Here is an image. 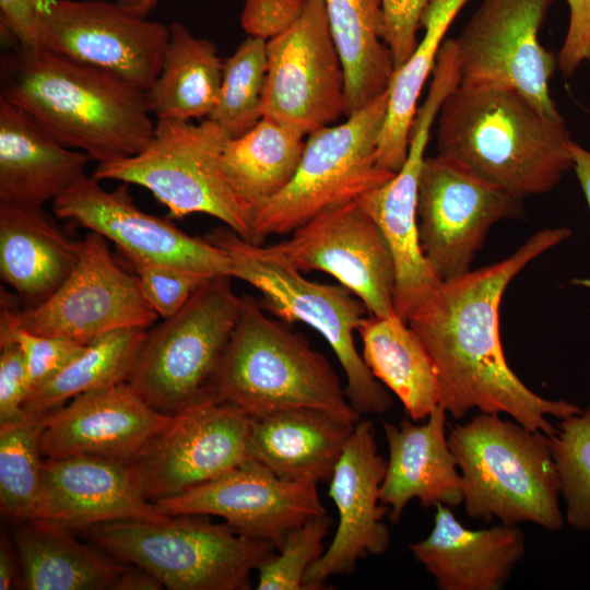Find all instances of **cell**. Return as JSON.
I'll use <instances>...</instances> for the list:
<instances>
[{"label":"cell","instance_id":"obj_1","mask_svg":"<svg viewBox=\"0 0 590 590\" xmlns=\"http://www.w3.org/2000/svg\"><path fill=\"white\" fill-rule=\"evenodd\" d=\"M570 236L566 227L544 228L507 258L441 282L408 319L438 375L439 405L455 418L473 409L504 413L553 436L548 422L581 412L574 403L531 391L510 369L499 337V306L508 284L532 260Z\"/></svg>","mask_w":590,"mask_h":590},{"label":"cell","instance_id":"obj_2","mask_svg":"<svg viewBox=\"0 0 590 590\" xmlns=\"http://www.w3.org/2000/svg\"><path fill=\"white\" fill-rule=\"evenodd\" d=\"M0 97L60 144L98 164L140 153L156 125L146 92L40 47L1 57Z\"/></svg>","mask_w":590,"mask_h":590},{"label":"cell","instance_id":"obj_3","mask_svg":"<svg viewBox=\"0 0 590 590\" xmlns=\"http://www.w3.org/2000/svg\"><path fill=\"white\" fill-rule=\"evenodd\" d=\"M437 156L522 200L554 188L573 167L565 120L506 85H460L437 115Z\"/></svg>","mask_w":590,"mask_h":590},{"label":"cell","instance_id":"obj_4","mask_svg":"<svg viewBox=\"0 0 590 590\" xmlns=\"http://www.w3.org/2000/svg\"><path fill=\"white\" fill-rule=\"evenodd\" d=\"M467 515L473 519L547 531L563 528L559 479L551 438L497 413L480 412L448 434Z\"/></svg>","mask_w":590,"mask_h":590},{"label":"cell","instance_id":"obj_5","mask_svg":"<svg viewBox=\"0 0 590 590\" xmlns=\"http://www.w3.org/2000/svg\"><path fill=\"white\" fill-rule=\"evenodd\" d=\"M263 309L253 297L243 296L216 377L215 398L250 417L311 408L356 424L362 416L350 404L328 359Z\"/></svg>","mask_w":590,"mask_h":590},{"label":"cell","instance_id":"obj_6","mask_svg":"<svg viewBox=\"0 0 590 590\" xmlns=\"http://www.w3.org/2000/svg\"><path fill=\"white\" fill-rule=\"evenodd\" d=\"M204 238L226 252L233 279L262 294L264 309L287 322L306 323L322 335L345 375L346 398L361 416L390 410L393 401L388 389L374 377L356 349L354 332L368 310L350 290L305 279L267 246L250 243L227 226L212 229Z\"/></svg>","mask_w":590,"mask_h":590},{"label":"cell","instance_id":"obj_7","mask_svg":"<svg viewBox=\"0 0 590 590\" xmlns=\"http://www.w3.org/2000/svg\"><path fill=\"white\" fill-rule=\"evenodd\" d=\"M232 279H208L174 316L148 330L128 382L154 410L177 415L215 398L243 305Z\"/></svg>","mask_w":590,"mask_h":590},{"label":"cell","instance_id":"obj_8","mask_svg":"<svg viewBox=\"0 0 590 590\" xmlns=\"http://www.w3.org/2000/svg\"><path fill=\"white\" fill-rule=\"evenodd\" d=\"M93 543L152 573L170 590H245L274 545L204 516L122 520L88 528Z\"/></svg>","mask_w":590,"mask_h":590},{"label":"cell","instance_id":"obj_9","mask_svg":"<svg viewBox=\"0 0 590 590\" xmlns=\"http://www.w3.org/2000/svg\"><path fill=\"white\" fill-rule=\"evenodd\" d=\"M228 139L208 118L199 123L157 120L152 139L140 153L99 163L93 177L141 186L168 209L169 217L208 214L253 243V212L227 181L221 165Z\"/></svg>","mask_w":590,"mask_h":590},{"label":"cell","instance_id":"obj_10","mask_svg":"<svg viewBox=\"0 0 590 590\" xmlns=\"http://www.w3.org/2000/svg\"><path fill=\"white\" fill-rule=\"evenodd\" d=\"M387 105L388 91L345 121L308 134L292 180L255 213L253 244L292 233L323 210L356 201L394 176L377 161Z\"/></svg>","mask_w":590,"mask_h":590},{"label":"cell","instance_id":"obj_11","mask_svg":"<svg viewBox=\"0 0 590 590\" xmlns=\"http://www.w3.org/2000/svg\"><path fill=\"white\" fill-rule=\"evenodd\" d=\"M106 240L88 233L76 267L44 303L16 310L2 298L0 322L83 344L118 329L151 327L158 315L144 298L138 278L114 260Z\"/></svg>","mask_w":590,"mask_h":590},{"label":"cell","instance_id":"obj_12","mask_svg":"<svg viewBox=\"0 0 590 590\" xmlns=\"http://www.w3.org/2000/svg\"><path fill=\"white\" fill-rule=\"evenodd\" d=\"M145 16L118 1L43 0L37 44L146 92L162 69L169 27Z\"/></svg>","mask_w":590,"mask_h":590},{"label":"cell","instance_id":"obj_13","mask_svg":"<svg viewBox=\"0 0 590 590\" xmlns=\"http://www.w3.org/2000/svg\"><path fill=\"white\" fill-rule=\"evenodd\" d=\"M553 0H482L460 35V85H506L564 120L551 97L556 57L539 40Z\"/></svg>","mask_w":590,"mask_h":590},{"label":"cell","instance_id":"obj_14","mask_svg":"<svg viewBox=\"0 0 590 590\" xmlns=\"http://www.w3.org/2000/svg\"><path fill=\"white\" fill-rule=\"evenodd\" d=\"M344 85L324 0H306L295 23L267 42L261 115L310 134L344 116Z\"/></svg>","mask_w":590,"mask_h":590},{"label":"cell","instance_id":"obj_15","mask_svg":"<svg viewBox=\"0 0 590 590\" xmlns=\"http://www.w3.org/2000/svg\"><path fill=\"white\" fill-rule=\"evenodd\" d=\"M300 272L322 271L350 290L370 315L394 314L396 266L390 247L358 200L323 210L267 246Z\"/></svg>","mask_w":590,"mask_h":590},{"label":"cell","instance_id":"obj_16","mask_svg":"<svg viewBox=\"0 0 590 590\" xmlns=\"http://www.w3.org/2000/svg\"><path fill=\"white\" fill-rule=\"evenodd\" d=\"M516 199L438 157L424 160L417 192L423 255L436 276L449 281L470 271L489 228L521 213Z\"/></svg>","mask_w":590,"mask_h":590},{"label":"cell","instance_id":"obj_17","mask_svg":"<svg viewBox=\"0 0 590 590\" xmlns=\"http://www.w3.org/2000/svg\"><path fill=\"white\" fill-rule=\"evenodd\" d=\"M250 421L215 398L174 415L133 461L146 499L176 496L251 460Z\"/></svg>","mask_w":590,"mask_h":590},{"label":"cell","instance_id":"obj_18","mask_svg":"<svg viewBox=\"0 0 590 590\" xmlns=\"http://www.w3.org/2000/svg\"><path fill=\"white\" fill-rule=\"evenodd\" d=\"M127 185L107 191L98 179L85 175L52 201L54 213L111 240L120 253L208 278L232 276V263L224 250L204 237L189 236L168 219L140 210Z\"/></svg>","mask_w":590,"mask_h":590},{"label":"cell","instance_id":"obj_19","mask_svg":"<svg viewBox=\"0 0 590 590\" xmlns=\"http://www.w3.org/2000/svg\"><path fill=\"white\" fill-rule=\"evenodd\" d=\"M153 505L168 517H221L238 533L276 550L292 529L327 514L317 484L284 480L253 460Z\"/></svg>","mask_w":590,"mask_h":590},{"label":"cell","instance_id":"obj_20","mask_svg":"<svg viewBox=\"0 0 590 590\" xmlns=\"http://www.w3.org/2000/svg\"><path fill=\"white\" fill-rule=\"evenodd\" d=\"M386 468L373 423L361 418L328 482L338 527L328 548L308 569L305 590L322 589L329 578L351 574L359 559L388 551L391 536L384 522L388 508L380 502Z\"/></svg>","mask_w":590,"mask_h":590},{"label":"cell","instance_id":"obj_21","mask_svg":"<svg viewBox=\"0 0 590 590\" xmlns=\"http://www.w3.org/2000/svg\"><path fill=\"white\" fill-rule=\"evenodd\" d=\"M174 415L161 413L129 382L96 389L47 413L39 439L42 456L90 455L133 462Z\"/></svg>","mask_w":590,"mask_h":590},{"label":"cell","instance_id":"obj_22","mask_svg":"<svg viewBox=\"0 0 590 590\" xmlns=\"http://www.w3.org/2000/svg\"><path fill=\"white\" fill-rule=\"evenodd\" d=\"M70 529L170 517L143 494L133 462L90 455L46 459L35 517Z\"/></svg>","mask_w":590,"mask_h":590},{"label":"cell","instance_id":"obj_23","mask_svg":"<svg viewBox=\"0 0 590 590\" xmlns=\"http://www.w3.org/2000/svg\"><path fill=\"white\" fill-rule=\"evenodd\" d=\"M447 412L437 405L423 424L405 418L384 422L389 457L380 502L398 523L406 505L417 499L424 508L463 503L462 480L446 434Z\"/></svg>","mask_w":590,"mask_h":590},{"label":"cell","instance_id":"obj_24","mask_svg":"<svg viewBox=\"0 0 590 590\" xmlns=\"http://www.w3.org/2000/svg\"><path fill=\"white\" fill-rule=\"evenodd\" d=\"M429 534L409 546L440 590H500L526 554L518 526L465 528L451 507L435 506Z\"/></svg>","mask_w":590,"mask_h":590},{"label":"cell","instance_id":"obj_25","mask_svg":"<svg viewBox=\"0 0 590 590\" xmlns=\"http://www.w3.org/2000/svg\"><path fill=\"white\" fill-rule=\"evenodd\" d=\"M90 161L0 97V204L43 208L84 177Z\"/></svg>","mask_w":590,"mask_h":590},{"label":"cell","instance_id":"obj_26","mask_svg":"<svg viewBox=\"0 0 590 590\" xmlns=\"http://www.w3.org/2000/svg\"><path fill=\"white\" fill-rule=\"evenodd\" d=\"M355 425L311 408L251 417L249 455L284 480L327 483Z\"/></svg>","mask_w":590,"mask_h":590},{"label":"cell","instance_id":"obj_27","mask_svg":"<svg viewBox=\"0 0 590 590\" xmlns=\"http://www.w3.org/2000/svg\"><path fill=\"white\" fill-rule=\"evenodd\" d=\"M83 240L62 234L43 208L0 204V274L28 307L48 299L76 267Z\"/></svg>","mask_w":590,"mask_h":590},{"label":"cell","instance_id":"obj_28","mask_svg":"<svg viewBox=\"0 0 590 590\" xmlns=\"http://www.w3.org/2000/svg\"><path fill=\"white\" fill-rule=\"evenodd\" d=\"M421 169V162L408 158L391 179L358 199L392 252L394 311L406 322L441 283L420 244L416 208Z\"/></svg>","mask_w":590,"mask_h":590},{"label":"cell","instance_id":"obj_29","mask_svg":"<svg viewBox=\"0 0 590 590\" xmlns=\"http://www.w3.org/2000/svg\"><path fill=\"white\" fill-rule=\"evenodd\" d=\"M62 524L38 518L14 522L13 543L28 590H111L126 565L79 542Z\"/></svg>","mask_w":590,"mask_h":590},{"label":"cell","instance_id":"obj_30","mask_svg":"<svg viewBox=\"0 0 590 590\" xmlns=\"http://www.w3.org/2000/svg\"><path fill=\"white\" fill-rule=\"evenodd\" d=\"M357 332L362 357L374 377L397 396L411 420H426L439 405V382L421 338L396 312L369 314Z\"/></svg>","mask_w":590,"mask_h":590},{"label":"cell","instance_id":"obj_31","mask_svg":"<svg viewBox=\"0 0 590 590\" xmlns=\"http://www.w3.org/2000/svg\"><path fill=\"white\" fill-rule=\"evenodd\" d=\"M324 7L343 66L349 117L386 93L396 71L384 39L381 0H324Z\"/></svg>","mask_w":590,"mask_h":590},{"label":"cell","instance_id":"obj_32","mask_svg":"<svg viewBox=\"0 0 590 590\" xmlns=\"http://www.w3.org/2000/svg\"><path fill=\"white\" fill-rule=\"evenodd\" d=\"M162 69L146 91L157 120L206 119L220 94L223 60L213 42L174 22Z\"/></svg>","mask_w":590,"mask_h":590},{"label":"cell","instance_id":"obj_33","mask_svg":"<svg viewBox=\"0 0 590 590\" xmlns=\"http://www.w3.org/2000/svg\"><path fill=\"white\" fill-rule=\"evenodd\" d=\"M470 0H430L422 16L424 35L408 60L396 69L388 88V105L377 144L381 168L397 173L403 165L417 102L433 73L444 37Z\"/></svg>","mask_w":590,"mask_h":590},{"label":"cell","instance_id":"obj_34","mask_svg":"<svg viewBox=\"0 0 590 590\" xmlns=\"http://www.w3.org/2000/svg\"><path fill=\"white\" fill-rule=\"evenodd\" d=\"M305 135L292 126L262 117L245 134L227 140L221 157L223 173L253 216L294 177Z\"/></svg>","mask_w":590,"mask_h":590},{"label":"cell","instance_id":"obj_35","mask_svg":"<svg viewBox=\"0 0 590 590\" xmlns=\"http://www.w3.org/2000/svg\"><path fill=\"white\" fill-rule=\"evenodd\" d=\"M148 328L129 327L87 343L52 379L32 392L24 413H48L88 391L128 382Z\"/></svg>","mask_w":590,"mask_h":590},{"label":"cell","instance_id":"obj_36","mask_svg":"<svg viewBox=\"0 0 590 590\" xmlns=\"http://www.w3.org/2000/svg\"><path fill=\"white\" fill-rule=\"evenodd\" d=\"M47 413H24L0 424L1 514L13 523L35 517L42 488L39 439Z\"/></svg>","mask_w":590,"mask_h":590},{"label":"cell","instance_id":"obj_37","mask_svg":"<svg viewBox=\"0 0 590 590\" xmlns=\"http://www.w3.org/2000/svg\"><path fill=\"white\" fill-rule=\"evenodd\" d=\"M267 73V42L248 36L222 66L217 103L208 117L229 138L252 129L262 118L261 98Z\"/></svg>","mask_w":590,"mask_h":590},{"label":"cell","instance_id":"obj_38","mask_svg":"<svg viewBox=\"0 0 590 590\" xmlns=\"http://www.w3.org/2000/svg\"><path fill=\"white\" fill-rule=\"evenodd\" d=\"M550 438L565 521L576 530L590 532V405L563 418Z\"/></svg>","mask_w":590,"mask_h":590},{"label":"cell","instance_id":"obj_39","mask_svg":"<svg viewBox=\"0 0 590 590\" xmlns=\"http://www.w3.org/2000/svg\"><path fill=\"white\" fill-rule=\"evenodd\" d=\"M333 524L328 515L310 518L292 529L282 545L258 566V590H305L310 566L324 552L323 541Z\"/></svg>","mask_w":590,"mask_h":590},{"label":"cell","instance_id":"obj_40","mask_svg":"<svg viewBox=\"0 0 590 590\" xmlns=\"http://www.w3.org/2000/svg\"><path fill=\"white\" fill-rule=\"evenodd\" d=\"M138 278L141 292L163 319L174 316L210 278L168 264L121 253Z\"/></svg>","mask_w":590,"mask_h":590},{"label":"cell","instance_id":"obj_41","mask_svg":"<svg viewBox=\"0 0 590 590\" xmlns=\"http://www.w3.org/2000/svg\"><path fill=\"white\" fill-rule=\"evenodd\" d=\"M2 342L16 343L24 354L28 396L52 379L86 345L72 340L35 334L0 322V343Z\"/></svg>","mask_w":590,"mask_h":590},{"label":"cell","instance_id":"obj_42","mask_svg":"<svg viewBox=\"0 0 590 590\" xmlns=\"http://www.w3.org/2000/svg\"><path fill=\"white\" fill-rule=\"evenodd\" d=\"M430 0H381L384 39L392 55L396 69L401 67L418 44L417 32Z\"/></svg>","mask_w":590,"mask_h":590},{"label":"cell","instance_id":"obj_43","mask_svg":"<svg viewBox=\"0 0 590 590\" xmlns=\"http://www.w3.org/2000/svg\"><path fill=\"white\" fill-rule=\"evenodd\" d=\"M305 4L306 0H246L240 24L248 36L268 42L290 28Z\"/></svg>","mask_w":590,"mask_h":590},{"label":"cell","instance_id":"obj_44","mask_svg":"<svg viewBox=\"0 0 590 590\" xmlns=\"http://www.w3.org/2000/svg\"><path fill=\"white\" fill-rule=\"evenodd\" d=\"M0 424L23 414L28 397V379L24 354L14 342L0 343Z\"/></svg>","mask_w":590,"mask_h":590},{"label":"cell","instance_id":"obj_45","mask_svg":"<svg viewBox=\"0 0 590 590\" xmlns=\"http://www.w3.org/2000/svg\"><path fill=\"white\" fill-rule=\"evenodd\" d=\"M566 2L569 20L556 62L562 74L570 78L583 63L590 62V0Z\"/></svg>","mask_w":590,"mask_h":590},{"label":"cell","instance_id":"obj_46","mask_svg":"<svg viewBox=\"0 0 590 590\" xmlns=\"http://www.w3.org/2000/svg\"><path fill=\"white\" fill-rule=\"evenodd\" d=\"M43 0H0L1 33L17 48L38 47V20Z\"/></svg>","mask_w":590,"mask_h":590},{"label":"cell","instance_id":"obj_47","mask_svg":"<svg viewBox=\"0 0 590 590\" xmlns=\"http://www.w3.org/2000/svg\"><path fill=\"white\" fill-rule=\"evenodd\" d=\"M19 554L14 543L12 544L7 534H1L0 543V590L15 588L17 581L22 579Z\"/></svg>","mask_w":590,"mask_h":590},{"label":"cell","instance_id":"obj_48","mask_svg":"<svg viewBox=\"0 0 590 590\" xmlns=\"http://www.w3.org/2000/svg\"><path fill=\"white\" fill-rule=\"evenodd\" d=\"M125 567L111 590H161L163 583L149 570L130 564Z\"/></svg>","mask_w":590,"mask_h":590},{"label":"cell","instance_id":"obj_49","mask_svg":"<svg viewBox=\"0 0 590 590\" xmlns=\"http://www.w3.org/2000/svg\"><path fill=\"white\" fill-rule=\"evenodd\" d=\"M568 150L573 167L590 209V151L570 140Z\"/></svg>","mask_w":590,"mask_h":590},{"label":"cell","instance_id":"obj_50","mask_svg":"<svg viewBox=\"0 0 590 590\" xmlns=\"http://www.w3.org/2000/svg\"><path fill=\"white\" fill-rule=\"evenodd\" d=\"M117 1L140 14L146 15V13L151 9H153L157 0H117Z\"/></svg>","mask_w":590,"mask_h":590}]
</instances>
